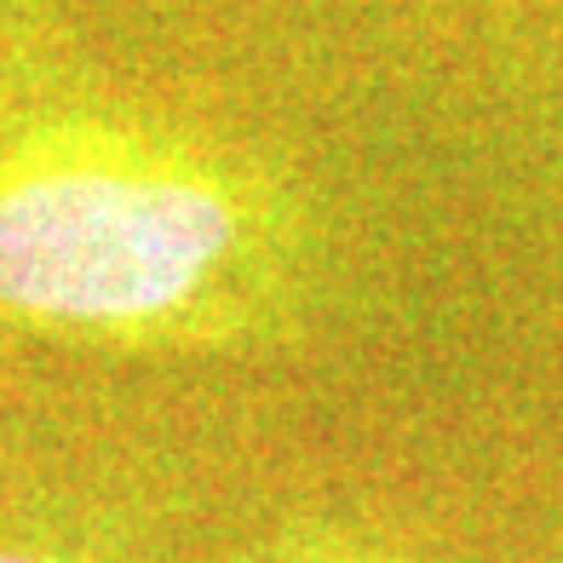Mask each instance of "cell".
Instances as JSON below:
<instances>
[{
    "label": "cell",
    "instance_id": "cell-1",
    "mask_svg": "<svg viewBox=\"0 0 563 563\" xmlns=\"http://www.w3.org/2000/svg\"><path fill=\"white\" fill-rule=\"evenodd\" d=\"M322 230L265 156L69 75L0 87V328L104 356L305 334Z\"/></svg>",
    "mask_w": 563,
    "mask_h": 563
},
{
    "label": "cell",
    "instance_id": "cell-2",
    "mask_svg": "<svg viewBox=\"0 0 563 563\" xmlns=\"http://www.w3.org/2000/svg\"><path fill=\"white\" fill-rule=\"evenodd\" d=\"M0 563H167V541L133 495L41 483L0 495Z\"/></svg>",
    "mask_w": 563,
    "mask_h": 563
},
{
    "label": "cell",
    "instance_id": "cell-3",
    "mask_svg": "<svg viewBox=\"0 0 563 563\" xmlns=\"http://www.w3.org/2000/svg\"><path fill=\"white\" fill-rule=\"evenodd\" d=\"M230 563H460L449 552L420 547L415 534H397L374 518L351 511H276L271 523L242 534Z\"/></svg>",
    "mask_w": 563,
    "mask_h": 563
}]
</instances>
